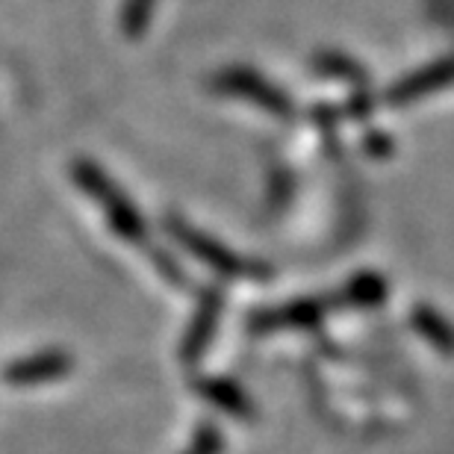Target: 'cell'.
Wrapping results in <instances>:
<instances>
[{"label": "cell", "instance_id": "8", "mask_svg": "<svg viewBox=\"0 0 454 454\" xmlns=\"http://www.w3.org/2000/svg\"><path fill=\"white\" fill-rule=\"evenodd\" d=\"M219 451H222V434L213 431L210 425H204V428L198 431L192 449H189L186 454H219Z\"/></svg>", "mask_w": 454, "mask_h": 454}, {"label": "cell", "instance_id": "2", "mask_svg": "<svg viewBox=\"0 0 454 454\" xmlns=\"http://www.w3.org/2000/svg\"><path fill=\"white\" fill-rule=\"evenodd\" d=\"M166 231L175 236V239L184 245L189 254H195L198 260L204 262V266L215 269L219 275L224 278H251V275H262L260 266H251V262H245L242 257H236L219 245L210 236H204L201 231H195V227H189L186 222L180 219H166Z\"/></svg>", "mask_w": 454, "mask_h": 454}, {"label": "cell", "instance_id": "6", "mask_svg": "<svg viewBox=\"0 0 454 454\" xmlns=\"http://www.w3.org/2000/svg\"><path fill=\"white\" fill-rule=\"evenodd\" d=\"M198 389L204 393V398L215 407H222L227 413H248V404L239 395V389H233L227 380H201Z\"/></svg>", "mask_w": 454, "mask_h": 454}, {"label": "cell", "instance_id": "1", "mask_svg": "<svg viewBox=\"0 0 454 454\" xmlns=\"http://www.w3.org/2000/svg\"><path fill=\"white\" fill-rule=\"evenodd\" d=\"M71 177H74V184L101 207L118 239L133 242V245H142L148 239V224H145L139 210H136V204L121 192V186H118L98 162L86 157L74 160L71 162Z\"/></svg>", "mask_w": 454, "mask_h": 454}, {"label": "cell", "instance_id": "3", "mask_svg": "<svg viewBox=\"0 0 454 454\" xmlns=\"http://www.w3.org/2000/svg\"><path fill=\"white\" fill-rule=\"evenodd\" d=\"M71 369H74V360L66 351L48 348L30 354V357L12 360L4 369V380L9 387H42V384H53V380H62Z\"/></svg>", "mask_w": 454, "mask_h": 454}, {"label": "cell", "instance_id": "5", "mask_svg": "<svg viewBox=\"0 0 454 454\" xmlns=\"http://www.w3.org/2000/svg\"><path fill=\"white\" fill-rule=\"evenodd\" d=\"M219 86L224 92H233V95H242L248 98V101H257L262 106H271V110H286V104L280 101L278 95H271V89L262 83L260 77L248 74V71H227V74L219 77Z\"/></svg>", "mask_w": 454, "mask_h": 454}, {"label": "cell", "instance_id": "4", "mask_svg": "<svg viewBox=\"0 0 454 454\" xmlns=\"http://www.w3.org/2000/svg\"><path fill=\"white\" fill-rule=\"evenodd\" d=\"M219 313H222V295L207 293L201 307H198L192 325H189L186 340H184V360L186 363H195L204 354L207 342H210V337H213L215 322H219Z\"/></svg>", "mask_w": 454, "mask_h": 454}, {"label": "cell", "instance_id": "7", "mask_svg": "<svg viewBox=\"0 0 454 454\" xmlns=\"http://www.w3.org/2000/svg\"><path fill=\"white\" fill-rule=\"evenodd\" d=\"M153 4H157V0H127L121 9V30L127 35H139L145 27H148Z\"/></svg>", "mask_w": 454, "mask_h": 454}]
</instances>
